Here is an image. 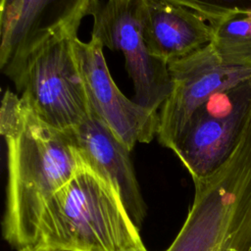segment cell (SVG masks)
Wrapping results in <instances>:
<instances>
[{"label":"cell","mask_w":251,"mask_h":251,"mask_svg":"<svg viewBox=\"0 0 251 251\" xmlns=\"http://www.w3.org/2000/svg\"><path fill=\"white\" fill-rule=\"evenodd\" d=\"M251 113V78L212 95L188 119L171 150L193 181L217 173L236 149Z\"/></svg>","instance_id":"cell-4"},{"label":"cell","mask_w":251,"mask_h":251,"mask_svg":"<svg viewBox=\"0 0 251 251\" xmlns=\"http://www.w3.org/2000/svg\"><path fill=\"white\" fill-rule=\"evenodd\" d=\"M71 132L84 164L113 184L132 223L140 229L146 208L130 151L92 111Z\"/></svg>","instance_id":"cell-10"},{"label":"cell","mask_w":251,"mask_h":251,"mask_svg":"<svg viewBox=\"0 0 251 251\" xmlns=\"http://www.w3.org/2000/svg\"><path fill=\"white\" fill-rule=\"evenodd\" d=\"M193 182L191 208L165 251H251V113L229 160Z\"/></svg>","instance_id":"cell-3"},{"label":"cell","mask_w":251,"mask_h":251,"mask_svg":"<svg viewBox=\"0 0 251 251\" xmlns=\"http://www.w3.org/2000/svg\"><path fill=\"white\" fill-rule=\"evenodd\" d=\"M0 132L8 164L3 235L19 251L31 250L46 204L85 164L71 130L42 121L10 89L1 102Z\"/></svg>","instance_id":"cell-1"},{"label":"cell","mask_w":251,"mask_h":251,"mask_svg":"<svg viewBox=\"0 0 251 251\" xmlns=\"http://www.w3.org/2000/svg\"><path fill=\"white\" fill-rule=\"evenodd\" d=\"M26 251H67V250H60V249H51V248H34L31 250Z\"/></svg>","instance_id":"cell-14"},{"label":"cell","mask_w":251,"mask_h":251,"mask_svg":"<svg viewBox=\"0 0 251 251\" xmlns=\"http://www.w3.org/2000/svg\"><path fill=\"white\" fill-rule=\"evenodd\" d=\"M211 45L226 63L251 67V11L231 13L210 23Z\"/></svg>","instance_id":"cell-12"},{"label":"cell","mask_w":251,"mask_h":251,"mask_svg":"<svg viewBox=\"0 0 251 251\" xmlns=\"http://www.w3.org/2000/svg\"><path fill=\"white\" fill-rule=\"evenodd\" d=\"M77 33L56 36L27 61L18 91L48 125L71 130L91 113L74 51Z\"/></svg>","instance_id":"cell-5"},{"label":"cell","mask_w":251,"mask_h":251,"mask_svg":"<svg viewBox=\"0 0 251 251\" xmlns=\"http://www.w3.org/2000/svg\"><path fill=\"white\" fill-rule=\"evenodd\" d=\"M103 44L91 34L90 40L74 39V51L79 67L91 111L127 147L149 143L157 135L159 113L129 100L115 83L103 53Z\"/></svg>","instance_id":"cell-9"},{"label":"cell","mask_w":251,"mask_h":251,"mask_svg":"<svg viewBox=\"0 0 251 251\" xmlns=\"http://www.w3.org/2000/svg\"><path fill=\"white\" fill-rule=\"evenodd\" d=\"M34 248L131 251L145 247L116 188L84 165L46 204Z\"/></svg>","instance_id":"cell-2"},{"label":"cell","mask_w":251,"mask_h":251,"mask_svg":"<svg viewBox=\"0 0 251 251\" xmlns=\"http://www.w3.org/2000/svg\"><path fill=\"white\" fill-rule=\"evenodd\" d=\"M184 6L212 23L231 13L251 11V0H166Z\"/></svg>","instance_id":"cell-13"},{"label":"cell","mask_w":251,"mask_h":251,"mask_svg":"<svg viewBox=\"0 0 251 251\" xmlns=\"http://www.w3.org/2000/svg\"><path fill=\"white\" fill-rule=\"evenodd\" d=\"M131 251H147V250H146V248H144V249H138V250H131Z\"/></svg>","instance_id":"cell-15"},{"label":"cell","mask_w":251,"mask_h":251,"mask_svg":"<svg viewBox=\"0 0 251 251\" xmlns=\"http://www.w3.org/2000/svg\"><path fill=\"white\" fill-rule=\"evenodd\" d=\"M146 42L167 64L210 44L213 28L198 13L166 0H140Z\"/></svg>","instance_id":"cell-11"},{"label":"cell","mask_w":251,"mask_h":251,"mask_svg":"<svg viewBox=\"0 0 251 251\" xmlns=\"http://www.w3.org/2000/svg\"><path fill=\"white\" fill-rule=\"evenodd\" d=\"M99 0H1L0 69L19 85L30 57L56 36L77 33Z\"/></svg>","instance_id":"cell-6"},{"label":"cell","mask_w":251,"mask_h":251,"mask_svg":"<svg viewBox=\"0 0 251 251\" xmlns=\"http://www.w3.org/2000/svg\"><path fill=\"white\" fill-rule=\"evenodd\" d=\"M172 91L159 111L157 137L171 149L193 112L215 93L251 78V67L224 62L211 44L168 64Z\"/></svg>","instance_id":"cell-8"},{"label":"cell","mask_w":251,"mask_h":251,"mask_svg":"<svg viewBox=\"0 0 251 251\" xmlns=\"http://www.w3.org/2000/svg\"><path fill=\"white\" fill-rule=\"evenodd\" d=\"M90 15L91 34L104 47L124 55L134 88V101L158 112L172 91V79L168 64L154 56L146 42L140 0L98 1Z\"/></svg>","instance_id":"cell-7"}]
</instances>
